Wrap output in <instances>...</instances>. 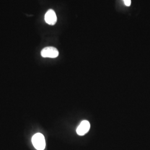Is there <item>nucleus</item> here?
<instances>
[{
	"instance_id": "obj_3",
	"label": "nucleus",
	"mask_w": 150,
	"mask_h": 150,
	"mask_svg": "<svg viewBox=\"0 0 150 150\" xmlns=\"http://www.w3.org/2000/svg\"><path fill=\"white\" fill-rule=\"evenodd\" d=\"M90 123L87 121H82L76 129V132L79 136H83L86 134L90 129Z\"/></svg>"
},
{
	"instance_id": "obj_2",
	"label": "nucleus",
	"mask_w": 150,
	"mask_h": 150,
	"mask_svg": "<svg viewBox=\"0 0 150 150\" xmlns=\"http://www.w3.org/2000/svg\"><path fill=\"white\" fill-rule=\"evenodd\" d=\"M41 54L45 58H56L58 57L59 52L57 48L54 47H47L43 48L41 51Z\"/></svg>"
},
{
	"instance_id": "obj_5",
	"label": "nucleus",
	"mask_w": 150,
	"mask_h": 150,
	"mask_svg": "<svg viewBox=\"0 0 150 150\" xmlns=\"http://www.w3.org/2000/svg\"><path fill=\"white\" fill-rule=\"evenodd\" d=\"M123 1L125 3V5L126 6H129L131 5V0H123Z\"/></svg>"
},
{
	"instance_id": "obj_4",
	"label": "nucleus",
	"mask_w": 150,
	"mask_h": 150,
	"mask_svg": "<svg viewBox=\"0 0 150 150\" xmlns=\"http://www.w3.org/2000/svg\"><path fill=\"white\" fill-rule=\"evenodd\" d=\"M45 20L50 25H54L57 22V16L53 10H49L45 14Z\"/></svg>"
},
{
	"instance_id": "obj_1",
	"label": "nucleus",
	"mask_w": 150,
	"mask_h": 150,
	"mask_svg": "<svg viewBox=\"0 0 150 150\" xmlns=\"http://www.w3.org/2000/svg\"><path fill=\"white\" fill-rule=\"evenodd\" d=\"M32 143L34 147L38 150H43L46 147V141L43 134L38 133L32 138Z\"/></svg>"
}]
</instances>
